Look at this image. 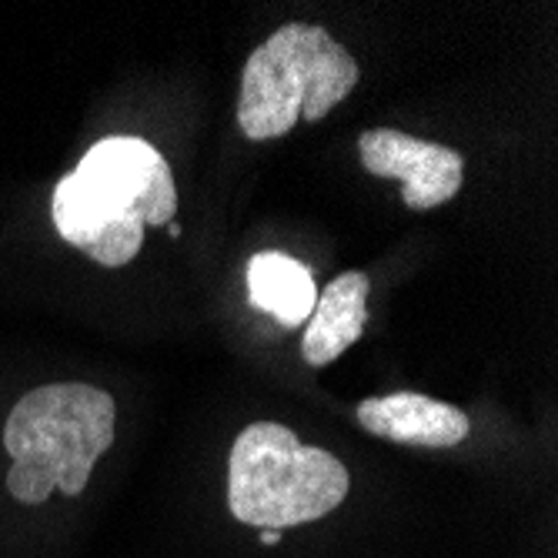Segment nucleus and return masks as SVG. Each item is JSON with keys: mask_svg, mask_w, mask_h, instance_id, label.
Returning <instances> with one entry per match:
<instances>
[{"mask_svg": "<svg viewBox=\"0 0 558 558\" xmlns=\"http://www.w3.org/2000/svg\"><path fill=\"white\" fill-rule=\"evenodd\" d=\"M368 291L372 281L362 271H344L318 294L301 341V354L312 368L331 365L341 351L362 338L368 325Z\"/></svg>", "mask_w": 558, "mask_h": 558, "instance_id": "obj_7", "label": "nucleus"}, {"mask_svg": "<svg viewBox=\"0 0 558 558\" xmlns=\"http://www.w3.org/2000/svg\"><path fill=\"white\" fill-rule=\"evenodd\" d=\"M359 155L368 174L401 181V201L412 211L445 205L465 181V161L459 150L388 128L365 131L359 137Z\"/></svg>", "mask_w": 558, "mask_h": 558, "instance_id": "obj_5", "label": "nucleus"}, {"mask_svg": "<svg viewBox=\"0 0 558 558\" xmlns=\"http://www.w3.org/2000/svg\"><path fill=\"white\" fill-rule=\"evenodd\" d=\"M359 64L315 24L275 31L241 71L238 128L251 141L288 134L298 118L322 121L359 84Z\"/></svg>", "mask_w": 558, "mask_h": 558, "instance_id": "obj_4", "label": "nucleus"}, {"mask_svg": "<svg viewBox=\"0 0 558 558\" xmlns=\"http://www.w3.org/2000/svg\"><path fill=\"white\" fill-rule=\"evenodd\" d=\"M348 485V469L331 451L298 441L278 422H255L234 438L228 509L241 525L262 532L308 525L338 509Z\"/></svg>", "mask_w": 558, "mask_h": 558, "instance_id": "obj_3", "label": "nucleus"}, {"mask_svg": "<svg viewBox=\"0 0 558 558\" xmlns=\"http://www.w3.org/2000/svg\"><path fill=\"white\" fill-rule=\"evenodd\" d=\"M168 234H171V238H181V225L171 221V225H168Z\"/></svg>", "mask_w": 558, "mask_h": 558, "instance_id": "obj_10", "label": "nucleus"}, {"mask_svg": "<svg viewBox=\"0 0 558 558\" xmlns=\"http://www.w3.org/2000/svg\"><path fill=\"white\" fill-rule=\"evenodd\" d=\"M247 294L258 312L271 315L284 328H298L312 318L318 288L298 258H288L281 251H262L247 265Z\"/></svg>", "mask_w": 558, "mask_h": 558, "instance_id": "obj_8", "label": "nucleus"}, {"mask_svg": "<svg viewBox=\"0 0 558 558\" xmlns=\"http://www.w3.org/2000/svg\"><path fill=\"white\" fill-rule=\"evenodd\" d=\"M114 445V398L84 381L44 385L24 395L4 425L14 459L8 492L40 505L54 492L81 495L97 459Z\"/></svg>", "mask_w": 558, "mask_h": 558, "instance_id": "obj_2", "label": "nucleus"}, {"mask_svg": "<svg viewBox=\"0 0 558 558\" xmlns=\"http://www.w3.org/2000/svg\"><path fill=\"white\" fill-rule=\"evenodd\" d=\"M359 425L378 438L422 448H454L469 438V415L415 391H395L359 404Z\"/></svg>", "mask_w": 558, "mask_h": 558, "instance_id": "obj_6", "label": "nucleus"}, {"mask_svg": "<svg viewBox=\"0 0 558 558\" xmlns=\"http://www.w3.org/2000/svg\"><path fill=\"white\" fill-rule=\"evenodd\" d=\"M58 234L105 268L137 258L144 228H168L178 211V187L168 161L141 137L97 141L81 165L58 181Z\"/></svg>", "mask_w": 558, "mask_h": 558, "instance_id": "obj_1", "label": "nucleus"}, {"mask_svg": "<svg viewBox=\"0 0 558 558\" xmlns=\"http://www.w3.org/2000/svg\"><path fill=\"white\" fill-rule=\"evenodd\" d=\"M278 542H281V532H271V529L262 532V545H278Z\"/></svg>", "mask_w": 558, "mask_h": 558, "instance_id": "obj_9", "label": "nucleus"}]
</instances>
